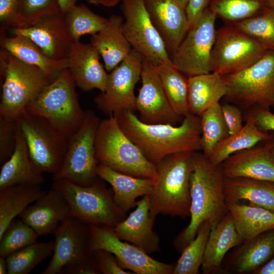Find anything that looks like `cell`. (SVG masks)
<instances>
[{
	"instance_id": "cell-1",
	"label": "cell",
	"mask_w": 274,
	"mask_h": 274,
	"mask_svg": "<svg viewBox=\"0 0 274 274\" xmlns=\"http://www.w3.org/2000/svg\"><path fill=\"white\" fill-rule=\"evenodd\" d=\"M113 116L123 132L155 165L172 154L201 150L200 116L189 113L180 125H174L144 123L129 110Z\"/></svg>"
},
{
	"instance_id": "cell-2",
	"label": "cell",
	"mask_w": 274,
	"mask_h": 274,
	"mask_svg": "<svg viewBox=\"0 0 274 274\" xmlns=\"http://www.w3.org/2000/svg\"><path fill=\"white\" fill-rule=\"evenodd\" d=\"M224 178L220 165H215L199 151L192 153L190 177V221L176 239L183 251L196 236L204 222L211 226L229 212L224 193Z\"/></svg>"
},
{
	"instance_id": "cell-3",
	"label": "cell",
	"mask_w": 274,
	"mask_h": 274,
	"mask_svg": "<svg viewBox=\"0 0 274 274\" xmlns=\"http://www.w3.org/2000/svg\"><path fill=\"white\" fill-rule=\"evenodd\" d=\"M193 152L169 155L156 165L157 178L149 194L150 213L187 218L190 215Z\"/></svg>"
},
{
	"instance_id": "cell-4",
	"label": "cell",
	"mask_w": 274,
	"mask_h": 274,
	"mask_svg": "<svg viewBox=\"0 0 274 274\" xmlns=\"http://www.w3.org/2000/svg\"><path fill=\"white\" fill-rule=\"evenodd\" d=\"M94 148L99 164L133 177L156 179V165L123 132L114 116L100 120Z\"/></svg>"
},
{
	"instance_id": "cell-5",
	"label": "cell",
	"mask_w": 274,
	"mask_h": 274,
	"mask_svg": "<svg viewBox=\"0 0 274 274\" xmlns=\"http://www.w3.org/2000/svg\"><path fill=\"white\" fill-rule=\"evenodd\" d=\"M76 87L68 69L65 68L26 106L25 110L46 119L71 136L79 129L85 116Z\"/></svg>"
},
{
	"instance_id": "cell-6",
	"label": "cell",
	"mask_w": 274,
	"mask_h": 274,
	"mask_svg": "<svg viewBox=\"0 0 274 274\" xmlns=\"http://www.w3.org/2000/svg\"><path fill=\"white\" fill-rule=\"evenodd\" d=\"M0 72L3 80L0 116L13 119L54 79L38 67L20 61L2 48Z\"/></svg>"
},
{
	"instance_id": "cell-7",
	"label": "cell",
	"mask_w": 274,
	"mask_h": 274,
	"mask_svg": "<svg viewBox=\"0 0 274 274\" xmlns=\"http://www.w3.org/2000/svg\"><path fill=\"white\" fill-rule=\"evenodd\" d=\"M15 120L36 168L42 173L55 174L63 162L70 136L46 119L25 109Z\"/></svg>"
},
{
	"instance_id": "cell-8",
	"label": "cell",
	"mask_w": 274,
	"mask_h": 274,
	"mask_svg": "<svg viewBox=\"0 0 274 274\" xmlns=\"http://www.w3.org/2000/svg\"><path fill=\"white\" fill-rule=\"evenodd\" d=\"M52 186L65 197L71 216L89 224L112 227L121 221L124 214L117 208L106 186L97 179L87 186L65 180H54Z\"/></svg>"
},
{
	"instance_id": "cell-9",
	"label": "cell",
	"mask_w": 274,
	"mask_h": 274,
	"mask_svg": "<svg viewBox=\"0 0 274 274\" xmlns=\"http://www.w3.org/2000/svg\"><path fill=\"white\" fill-rule=\"evenodd\" d=\"M100 120L92 110L85 111L81 126L70 136L63 162L53 175V180H65L83 186H89L96 180L99 163L95 156L94 141Z\"/></svg>"
},
{
	"instance_id": "cell-10",
	"label": "cell",
	"mask_w": 274,
	"mask_h": 274,
	"mask_svg": "<svg viewBox=\"0 0 274 274\" xmlns=\"http://www.w3.org/2000/svg\"><path fill=\"white\" fill-rule=\"evenodd\" d=\"M226 97L246 107L274 106V49H269L255 63L239 72L223 76Z\"/></svg>"
},
{
	"instance_id": "cell-11",
	"label": "cell",
	"mask_w": 274,
	"mask_h": 274,
	"mask_svg": "<svg viewBox=\"0 0 274 274\" xmlns=\"http://www.w3.org/2000/svg\"><path fill=\"white\" fill-rule=\"evenodd\" d=\"M268 50L233 25L222 27L216 31L211 52V72L224 76L239 72L257 61Z\"/></svg>"
},
{
	"instance_id": "cell-12",
	"label": "cell",
	"mask_w": 274,
	"mask_h": 274,
	"mask_svg": "<svg viewBox=\"0 0 274 274\" xmlns=\"http://www.w3.org/2000/svg\"><path fill=\"white\" fill-rule=\"evenodd\" d=\"M216 18V14L208 7L173 53L172 61L180 72L188 77L211 72Z\"/></svg>"
},
{
	"instance_id": "cell-13",
	"label": "cell",
	"mask_w": 274,
	"mask_h": 274,
	"mask_svg": "<svg viewBox=\"0 0 274 274\" xmlns=\"http://www.w3.org/2000/svg\"><path fill=\"white\" fill-rule=\"evenodd\" d=\"M123 28L132 49L155 66L171 61L168 49L153 23L145 0H122Z\"/></svg>"
},
{
	"instance_id": "cell-14",
	"label": "cell",
	"mask_w": 274,
	"mask_h": 274,
	"mask_svg": "<svg viewBox=\"0 0 274 274\" xmlns=\"http://www.w3.org/2000/svg\"><path fill=\"white\" fill-rule=\"evenodd\" d=\"M144 57L132 49L128 56L109 74L106 89L94 97L97 108L107 116L135 111L134 88L141 79Z\"/></svg>"
},
{
	"instance_id": "cell-15",
	"label": "cell",
	"mask_w": 274,
	"mask_h": 274,
	"mask_svg": "<svg viewBox=\"0 0 274 274\" xmlns=\"http://www.w3.org/2000/svg\"><path fill=\"white\" fill-rule=\"evenodd\" d=\"M91 253L103 250L112 253L124 269L137 274L173 273L176 264L165 263L152 258L137 246L119 238L112 227L90 224Z\"/></svg>"
},
{
	"instance_id": "cell-16",
	"label": "cell",
	"mask_w": 274,
	"mask_h": 274,
	"mask_svg": "<svg viewBox=\"0 0 274 274\" xmlns=\"http://www.w3.org/2000/svg\"><path fill=\"white\" fill-rule=\"evenodd\" d=\"M54 236L52 257L42 274H59L65 267L92 255L90 249V224L70 216L58 226Z\"/></svg>"
},
{
	"instance_id": "cell-17",
	"label": "cell",
	"mask_w": 274,
	"mask_h": 274,
	"mask_svg": "<svg viewBox=\"0 0 274 274\" xmlns=\"http://www.w3.org/2000/svg\"><path fill=\"white\" fill-rule=\"evenodd\" d=\"M141 79L142 86L136 96L135 107L139 119L147 124L177 125L182 117L172 107L156 66L145 59Z\"/></svg>"
},
{
	"instance_id": "cell-18",
	"label": "cell",
	"mask_w": 274,
	"mask_h": 274,
	"mask_svg": "<svg viewBox=\"0 0 274 274\" xmlns=\"http://www.w3.org/2000/svg\"><path fill=\"white\" fill-rule=\"evenodd\" d=\"M12 32L13 35L27 37L45 55L55 60L67 59L74 43L61 12L44 17L26 27H13Z\"/></svg>"
},
{
	"instance_id": "cell-19",
	"label": "cell",
	"mask_w": 274,
	"mask_h": 274,
	"mask_svg": "<svg viewBox=\"0 0 274 274\" xmlns=\"http://www.w3.org/2000/svg\"><path fill=\"white\" fill-rule=\"evenodd\" d=\"M68 69L77 87L84 92L106 89L109 74L100 55L90 44L74 42L67 58Z\"/></svg>"
},
{
	"instance_id": "cell-20",
	"label": "cell",
	"mask_w": 274,
	"mask_h": 274,
	"mask_svg": "<svg viewBox=\"0 0 274 274\" xmlns=\"http://www.w3.org/2000/svg\"><path fill=\"white\" fill-rule=\"evenodd\" d=\"M145 3L168 51L173 53L189 29L185 8L177 0H145Z\"/></svg>"
},
{
	"instance_id": "cell-21",
	"label": "cell",
	"mask_w": 274,
	"mask_h": 274,
	"mask_svg": "<svg viewBox=\"0 0 274 274\" xmlns=\"http://www.w3.org/2000/svg\"><path fill=\"white\" fill-rule=\"evenodd\" d=\"M136 208L125 220L113 227L121 239L129 242L148 254L160 251L159 238L153 231L155 218L150 213L149 194L136 202Z\"/></svg>"
},
{
	"instance_id": "cell-22",
	"label": "cell",
	"mask_w": 274,
	"mask_h": 274,
	"mask_svg": "<svg viewBox=\"0 0 274 274\" xmlns=\"http://www.w3.org/2000/svg\"><path fill=\"white\" fill-rule=\"evenodd\" d=\"M33 203L20 217L40 236L53 234L60 223L71 216L67 200L62 193L53 186Z\"/></svg>"
},
{
	"instance_id": "cell-23",
	"label": "cell",
	"mask_w": 274,
	"mask_h": 274,
	"mask_svg": "<svg viewBox=\"0 0 274 274\" xmlns=\"http://www.w3.org/2000/svg\"><path fill=\"white\" fill-rule=\"evenodd\" d=\"M225 178H248L274 182V157L270 143L232 154L220 164Z\"/></svg>"
},
{
	"instance_id": "cell-24",
	"label": "cell",
	"mask_w": 274,
	"mask_h": 274,
	"mask_svg": "<svg viewBox=\"0 0 274 274\" xmlns=\"http://www.w3.org/2000/svg\"><path fill=\"white\" fill-rule=\"evenodd\" d=\"M44 182L43 173L33 163L24 135L16 124L15 149L11 157L2 165L0 189L21 184L42 185Z\"/></svg>"
},
{
	"instance_id": "cell-25",
	"label": "cell",
	"mask_w": 274,
	"mask_h": 274,
	"mask_svg": "<svg viewBox=\"0 0 274 274\" xmlns=\"http://www.w3.org/2000/svg\"><path fill=\"white\" fill-rule=\"evenodd\" d=\"M123 17L112 15L104 27L90 37V44L102 58L108 72L123 61L132 49L123 31Z\"/></svg>"
},
{
	"instance_id": "cell-26",
	"label": "cell",
	"mask_w": 274,
	"mask_h": 274,
	"mask_svg": "<svg viewBox=\"0 0 274 274\" xmlns=\"http://www.w3.org/2000/svg\"><path fill=\"white\" fill-rule=\"evenodd\" d=\"M96 174L111 185L114 201L123 214L136 206L138 197L150 194L154 184L152 179L123 174L101 164H98Z\"/></svg>"
},
{
	"instance_id": "cell-27",
	"label": "cell",
	"mask_w": 274,
	"mask_h": 274,
	"mask_svg": "<svg viewBox=\"0 0 274 274\" xmlns=\"http://www.w3.org/2000/svg\"><path fill=\"white\" fill-rule=\"evenodd\" d=\"M243 243L228 212L218 223L211 227L201 266L203 273L218 270L227 252Z\"/></svg>"
},
{
	"instance_id": "cell-28",
	"label": "cell",
	"mask_w": 274,
	"mask_h": 274,
	"mask_svg": "<svg viewBox=\"0 0 274 274\" xmlns=\"http://www.w3.org/2000/svg\"><path fill=\"white\" fill-rule=\"evenodd\" d=\"M188 105L190 113L200 116L226 96L227 87L223 76L210 72L188 77Z\"/></svg>"
},
{
	"instance_id": "cell-29",
	"label": "cell",
	"mask_w": 274,
	"mask_h": 274,
	"mask_svg": "<svg viewBox=\"0 0 274 274\" xmlns=\"http://www.w3.org/2000/svg\"><path fill=\"white\" fill-rule=\"evenodd\" d=\"M1 48L20 61L40 68L47 75L55 79L63 70L67 68V59H51L41 51L30 39L21 35L9 37L1 33Z\"/></svg>"
},
{
	"instance_id": "cell-30",
	"label": "cell",
	"mask_w": 274,
	"mask_h": 274,
	"mask_svg": "<svg viewBox=\"0 0 274 274\" xmlns=\"http://www.w3.org/2000/svg\"><path fill=\"white\" fill-rule=\"evenodd\" d=\"M227 202L247 200L253 205L274 212V182L248 178H224Z\"/></svg>"
},
{
	"instance_id": "cell-31",
	"label": "cell",
	"mask_w": 274,
	"mask_h": 274,
	"mask_svg": "<svg viewBox=\"0 0 274 274\" xmlns=\"http://www.w3.org/2000/svg\"><path fill=\"white\" fill-rule=\"evenodd\" d=\"M236 229L246 242L274 229V212L255 205L227 202Z\"/></svg>"
},
{
	"instance_id": "cell-32",
	"label": "cell",
	"mask_w": 274,
	"mask_h": 274,
	"mask_svg": "<svg viewBox=\"0 0 274 274\" xmlns=\"http://www.w3.org/2000/svg\"><path fill=\"white\" fill-rule=\"evenodd\" d=\"M45 193L39 185H16L0 189V236L16 217Z\"/></svg>"
},
{
	"instance_id": "cell-33",
	"label": "cell",
	"mask_w": 274,
	"mask_h": 274,
	"mask_svg": "<svg viewBox=\"0 0 274 274\" xmlns=\"http://www.w3.org/2000/svg\"><path fill=\"white\" fill-rule=\"evenodd\" d=\"M271 139V135L258 128L252 117L249 115L242 128L221 141L208 158L213 164L219 165L232 154Z\"/></svg>"
},
{
	"instance_id": "cell-34",
	"label": "cell",
	"mask_w": 274,
	"mask_h": 274,
	"mask_svg": "<svg viewBox=\"0 0 274 274\" xmlns=\"http://www.w3.org/2000/svg\"><path fill=\"white\" fill-rule=\"evenodd\" d=\"M274 254V229L244 242L234 255L233 265L239 273L256 271Z\"/></svg>"
},
{
	"instance_id": "cell-35",
	"label": "cell",
	"mask_w": 274,
	"mask_h": 274,
	"mask_svg": "<svg viewBox=\"0 0 274 274\" xmlns=\"http://www.w3.org/2000/svg\"><path fill=\"white\" fill-rule=\"evenodd\" d=\"M167 99L174 111L181 117L189 113L188 81L172 60L155 66Z\"/></svg>"
},
{
	"instance_id": "cell-36",
	"label": "cell",
	"mask_w": 274,
	"mask_h": 274,
	"mask_svg": "<svg viewBox=\"0 0 274 274\" xmlns=\"http://www.w3.org/2000/svg\"><path fill=\"white\" fill-rule=\"evenodd\" d=\"M67 32L73 42L86 35L98 32L106 25L108 18L94 13L85 4L75 5L63 14Z\"/></svg>"
},
{
	"instance_id": "cell-37",
	"label": "cell",
	"mask_w": 274,
	"mask_h": 274,
	"mask_svg": "<svg viewBox=\"0 0 274 274\" xmlns=\"http://www.w3.org/2000/svg\"><path fill=\"white\" fill-rule=\"evenodd\" d=\"M54 242L28 245L6 257L8 274H27L53 254Z\"/></svg>"
},
{
	"instance_id": "cell-38",
	"label": "cell",
	"mask_w": 274,
	"mask_h": 274,
	"mask_svg": "<svg viewBox=\"0 0 274 274\" xmlns=\"http://www.w3.org/2000/svg\"><path fill=\"white\" fill-rule=\"evenodd\" d=\"M200 117L201 151L209 158L217 145L229 135V132L220 104L207 110Z\"/></svg>"
},
{
	"instance_id": "cell-39",
	"label": "cell",
	"mask_w": 274,
	"mask_h": 274,
	"mask_svg": "<svg viewBox=\"0 0 274 274\" xmlns=\"http://www.w3.org/2000/svg\"><path fill=\"white\" fill-rule=\"evenodd\" d=\"M209 8L217 17L232 24L260 14L268 8L264 0H210Z\"/></svg>"
},
{
	"instance_id": "cell-40",
	"label": "cell",
	"mask_w": 274,
	"mask_h": 274,
	"mask_svg": "<svg viewBox=\"0 0 274 274\" xmlns=\"http://www.w3.org/2000/svg\"><path fill=\"white\" fill-rule=\"evenodd\" d=\"M211 225L204 222L195 237L183 250L176 263L173 274H197L201 267Z\"/></svg>"
},
{
	"instance_id": "cell-41",
	"label": "cell",
	"mask_w": 274,
	"mask_h": 274,
	"mask_svg": "<svg viewBox=\"0 0 274 274\" xmlns=\"http://www.w3.org/2000/svg\"><path fill=\"white\" fill-rule=\"evenodd\" d=\"M60 12L58 0H18L13 26L26 27Z\"/></svg>"
},
{
	"instance_id": "cell-42",
	"label": "cell",
	"mask_w": 274,
	"mask_h": 274,
	"mask_svg": "<svg viewBox=\"0 0 274 274\" xmlns=\"http://www.w3.org/2000/svg\"><path fill=\"white\" fill-rule=\"evenodd\" d=\"M236 28L257 40L268 49H274V8L236 22Z\"/></svg>"
},
{
	"instance_id": "cell-43",
	"label": "cell",
	"mask_w": 274,
	"mask_h": 274,
	"mask_svg": "<svg viewBox=\"0 0 274 274\" xmlns=\"http://www.w3.org/2000/svg\"><path fill=\"white\" fill-rule=\"evenodd\" d=\"M39 234L22 219H14L0 236V256L11 253L37 242Z\"/></svg>"
},
{
	"instance_id": "cell-44",
	"label": "cell",
	"mask_w": 274,
	"mask_h": 274,
	"mask_svg": "<svg viewBox=\"0 0 274 274\" xmlns=\"http://www.w3.org/2000/svg\"><path fill=\"white\" fill-rule=\"evenodd\" d=\"M15 119L0 116V163L3 164L13 154L15 147Z\"/></svg>"
},
{
	"instance_id": "cell-45",
	"label": "cell",
	"mask_w": 274,
	"mask_h": 274,
	"mask_svg": "<svg viewBox=\"0 0 274 274\" xmlns=\"http://www.w3.org/2000/svg\"><path fill=\"white\" fill-rule=\"evenodd\" d=\"M92 255L100 273L132 274L124 269L116 257L111 253L103 250H97Z\"/></svg>"
},
{
	"instance_id": "cell-46",
	"label": "cell",
	"mask_w": 274,
	"mask_h": 274,
	"mask_svg": "<svg viewBox=\"0 0 274 274\" xmlns=\"http://www.w3.org/2000/svg\"><path fill=\"white\" fill-rule=\"evenodd\" d=\"M221 109L229 134L239 131L244 126L241 110L236 106L228 104L221 106Z\"/></svg>"
},
{
	"instance_id": "cell-47",
	"label": "cell",
	"mask_w": 274,
	"mask_h": 274,
	"mask_svg": "<svg viewBox=\"0 0 274 274\" xmlns=\"http://www.w3.org/2000/svg\"><path fill=\"white\" fill-rule=\"evenodd\" d=\"M209 3L210 0H188L185 11L189 29L199 20L209 7Z\"/></svg>"
},
{
	"instance_id": "cell-48",
	"label": "cell",
	"mask_w": 274,
	"mask_h": 274,
	"mask_svg": "<svg viewBox=\"0 0 274 274\" xmlns=\"http://www.w3.org/2000/svg\"><path fill=\"white\" fill-rule=\"evenodd\" d=\"M100 273L92 255L87 258L65 267L60 273L95 274Z\"/></svg>"
},
{
	"instance_id": "cell-49",
	"label": "cell",
	"mask_w": 274,
	"mask_h": 274,
	"mask_svg": "<svg viewBox=\"0 0 274 274\" xmlns=\"http://www.w3.org/2000/svg\"><path fill=\"white\" fill-rule=\"evenodd\" d=\"M258 128L264 132L274 131V113L268 109L257 107L250 115Z\"/></svg>"
},
{
	"instance_id": "cell-50",
	"label": "cell",
	"mask_w": 274,
	"mask_h": 274,
	"mask_svg": "<svg viewBox=\"0 0 274 274\" xmlns=\"http://www.w3.org/2000/svg\"><path fill=\"white\" fill-rule=\"evenodd\" d=\"M18 0H0V21L3 26H13Z\"/></svg>"
},
{
	"instance_id": "cell-51",
	"label": "cell",
	"mask_w": 274,
	"mask_h": 274,
	"mask_svg": "<svg viewBox=\"0 0 274 274\" xmlns=\"http://www.w3.org/2000/svg\"><path fill=\"white\" fill-rule=\"evenodd\" d=\"M257 274H274V256L261 268L255 271Z\"/></svg>"
},
{
	"instance_id": "cell-52",
	"label": "cell",
	"mask_w": 274,
	"mask_h": 274,
	"mask_svg": "<svg viewBox=\"0 0 274 274\" xmlns=\"http://www.w3.org/2000/svg\"><path fill=\"white\" fill-rule=\"evenodd\" d=\"M78 0H58L60 11L64 14L75 5Z\"/></svg>"
},
{
	"instance_id": "cell-53",
	"label": "cell",
	"mask_w": 274,
	"mask_h": 274,
	"mask_svg": "<svg viewBox=\"0 0 274 274\" xmlns=\"http://www.w3.org/2000/svg\"><path fill=\"white\" fill-rule=\"evenodd\" d=\"M122 0H99V5L106 7H112L118 5Z\"/></svg>"
},
{
	"instance_id": "cell-54",
	"label": "cell",
	"mask_w": 274,
	"mask_h": 274,
	"mask_svg": "<svg viewBox=\"0 0 274 274\" xmlns=\"http://www.w3.org/2000/svg\"><path fill=\"white\" fill-rule=\"evenodd\" d=\"M7 264L5 257L0 256V274H7Z\"/></svg>"
},
{
	"instance_id": "cell-55",
	"label": "cell",
	"mask_w": 274,
	"mask_h": 274,
	"mask_svg": "<svg viewBox=\"0 0 274 274\" xmlns=\"http://www.w3.org/2000/svg\"><path fill=\"white\" fill-rule=\"evenodd\" d=\"M268 8H274V0H264Z\"/></svg>"
},
{
	"instance_id": "cell-56",
	"label": "cell",
	"mask_w": 274,
	"mask_h": 274,
	"mask_svg": "<svg viewBox=\"0 0 274 274\" xmlns=\"http://www.w3.org/2000/svg\"><path fill=\"white\" fill-rule=\"evenodd\" d=\"M88 3H89L90 4H92L94 5H99V0H85Z\"/></svg>"
},
{
	"instance_id": "cell-57",
	"label": "cell",
	"mask_w": 274,
	"mask_h": 274,
	"mask_svg": "<svg viewBox=\"0 0 274 274\" xmlns=\"http://www.w3.org/2000/svg\"><path fill=\"white\" fill-rule=\"evenodd\" d=\"M180 4L185 8L188 0H177Z\"/></svg>"
},
{
	"instance_id": "cell-58",
	"label": "cell",
	"mask_w": 274,
	"mask_h": 274,
	"mask_svg": "<svg viewBox=\"0 0 274 274\" xmlns=\"http://www.w3.org/2000/svg\"><path fill=\"white\" fill-rule=\"evenodd\" d=\"M269 143L270 145V151L272 155L274 157V142Z\"/></svg>"
}]
</instances>
